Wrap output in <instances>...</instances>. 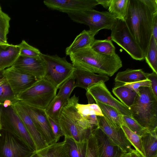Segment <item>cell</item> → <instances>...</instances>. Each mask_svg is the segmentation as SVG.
<instances>
[{"instance_id": "6da1fadb", "label": "cell", "mask_w": 157, "mask_h": 157, "mask_svg": "<svg viewBox=\"0 0 157 157\" xmlns=\"http://www.w3.org/2000/svg\"><path fill=\"white\" fill-rule=\"evenodd\" d=\"M156 15L157 0H129L124 21L145 56L152 35L153 19Z\"/></svg>"}, {"instance_id": "7a4b0ae2", "label": "cell", "mask_w": 157, "mask_h": 157, "mask_svg": "<svg viewBox=\"0 0 157 157\" xmlns=\"http://www.w3.org/2000/svg\"><path fill=\"white\" fill-rule=\"evenodd\" d=\"M72 65L90 72L112 76L122 67V61L116 53L107 56L97 53L90 47L69 56Z\"/></svg>"}, {"instance_id": "3957f363", "label": "cell", "mask_w": 157, "mask_h": 157, "mask_svg": "<svg viewBox=\"0 0 157 157\" xmlns=\"http://www.w3.org/2000/svg\"><path fill=\"white\" fill-rule=\"evenodd\" d=\"M78 101V97L75 94L70 98L63 106L58 121L64 137L81 141L88 138L93 128L86 130L89 123L75 108Z\"/></svg>"}, {"instance_id": "277c9868", "label": "cell", "mask_w": 157, "mask_h": 157, "mask_svg": "<svg viewBox=\"0 0 157 157\" xmlns=\"http://www.w3.org/2000/svg\"><path fill=\"white\" fill-rule=\"evenodd\" d=\"M129 108L132 118L142 126L149 131L157 129V97L151 87H140Z\"/></svg>"}, {"instance_id": "5b68a950", "label": "cell", "mask_w": 157, "mask_h": 157, "mask_svg": "<svg viewBox=\"0 0 157 157\" xmlns=\"http://www.w3.org/2000/svg\"><path fill=\"white\" fill-rule=\"evenodd\" d=\"M57 90L44 78L22 92L16 99L28 105L45 109L56 95Z\"/></svg>"}, {"instance_id": "8992f818", "label": "cell", "mask_w": 157, "mask_h": 157, "mask_svg": "<svg viewBox=\"0 0 157 157\" xmlns=\"http://www.w3.org/2000/svg\"><path fill=\"white\" fill-rule=\"evenodd\" d=\"M66 13L74 22L88 25L89 30L95 35L103 29L111 30L117 20L109 12L93 9Z\"/></svg>"}, {"instance_id": "52a82bcc", "label": "cell", "mask_w": 157, "mask_h": 157, "mask_svg": "<svg viewBox=\"0 0 157 157\" xmlns=\"http://www.w3.org/2000/svg\"><path fill=\"white\" fill-rule=\"evenodd\" d=\"M41 56L46 67L44 78L51 82L57 89L74 75L75 68L65 57L57 55H50L41 53Z\"/></svg>"}, {"instance_id": "ba28073f", "label": "cell", "mask_w": 157, "mask_h": 157, "mask_svg": "<svg viewBox=\"0 0 157 157\" xmlns=\"http://www.w3.org/2000/svg\"><path fill=\"white\" fill-rule=\"evenodd\" d=\"M1 106L2 128L24 143L30 149L36 151L33 142L23 123L13 107Z\"/></svg>"}, {"instance_id": "9c48e42d", "label": "cell", "mask_w": 157, "mask_h": 157, "mask_svg": "<svg viewBox=\"0 0 157 157\" xmlns=\"http://www.w3.org/2000/svg\"><path fill=\"white\" fill-rule=\"evenodd\" d=\"M111 31V40L133 59L139 61L144 59L143 52L130 33L124 21L117 20Z\"/></svg>"}, {"instance_id": "30bf717a", "label": "cell", "mask_w": 157, "mask_h": 157, "mask_svg": "<svg viewBox=\"0 0 157 157\" xmlns=\"http://www.w3.org/2000/svg\"><path fill=\"white\" fill-rule=\"evenodd\" d=\"M34 152L13 135L0 129V157H29Z\"/></svg>"}, {"instance_id": "8fae6325", "label": "cell", "mask_w": 157, "mask_h": 157, "mask_svg": "<svg viewBox=\"0 0 157 157\" xmlns=\"http://www.w3.org/2000/svg\"><path fill=\"white\" fill-rule=\"evenodd\" d=\"M1 74L10 86L16 98L39 80L18 71L13 66L1 71Z\"/></svg>"}, {"instance_id": "7c38bea8", "label": "cell", "mask_w": 157, "mask_h": 157, "mask_svg": "<svg viewBox=\"0 0 157 157\" xmlns=\"http://www.w3.org/2000/svg\"><path fill=\"white\" fill-rule=\"evenodd\" d=\"M86 92L95 101L111 106L122 115L132 118L129 108L114 97L106 87L105 82H100L89 87Z\"/></svg>"}, {"instance_id": "4fadbf2b", "label": "cell", "mask_w": 157, "mask_h": 157, "mask_svg": "<svg viewBox=\"0 0 157 157\" xmlns=\"http://www.w3.org/2000/svg\"><path fill=\"white\" fill-rule=\"evenodd\" d=\"M20 102L31 118L46 144L49 145L55 143L53 135L45 109Z\"/></svg>"}, {"instance_id": "5bb4252c", "label": "cell", "mask_w": 157, "mask_h": 157, "mask_svg": "<svg viewBox=\"0 0 157 157\" xmlns=\"http://www.w3.org/2000/svg\"><path fill=\"white\" fill-rule=\"evenodd\" d=\"M43 2L50 9L66 13L93 9L98 5L96 0H45Z\"/></svg>"}, {"instance_id": "9a60e30c", "label": "cell", "mask_w": 157, "mask_h": 157, "mask_svg": "<svg viewBox=\"0 0 157 157\" xmlns=\"http://www.w3.org/2000/svg\"><path fill=\"white\" fill-rule=\"evenodd\" d=\"M98 127L108 137L110 141L123 152H132L134 149L126 138L121 128L112 126L103 117L97 116Z\"/></svg>"}, {"instance_id": "2e32d148", "label": "cell", "mask_w": 157, "mask_h": 157, "mask_svg": "<svg viewBox=\"0 0 157 157\" xmlns=\"http://www.w3.org/2000/svg\"><path fill=\"white\" fill-rule=\"evenodd\" d=\"M13 66L38 79L44 78L46 72V65L41 56L36 57L20 56Z\"/></svg>"}, {"instance_id": "e0dca14e", "label": "cell", "mask_w": 157, "mask_h": 157, "mask_svg": "<svg viewBox=\"0 0 157 157\" xmlns=\"http://www.w3.org/2000/svg\"><path fill=\"white\" fill-rule=\"evenodd\" d=\"M11 106L23 123L31 137L35 145L36 151L47 147L48 145L38 131L32 120L22 104L18 101L13 103Z\"/></svg>"}, {"instance_id": "ac0fdd59", "label": "cell", "mask_w": 157, "mask_h": 157, "mask_svg": "<svg viewBox=\"0 0 157 157\" xmlns=\"http://www.w3.org/2000/svg\"><path fill=\"white\" fill-rule=\"evenodd\" d=\"M92 131L96 139L100 157H120L123 152L110 141L98 126Z\"/></svg>"}, {"instance_id": "d6986e66", "label": "cell", "mask_w": 157, "mask_h": 157, "mask_svg": "<svg viewBox=\"0 0 157 157\" xmlns=\"http://www.w3.org/2000/svg\"><path fill=\"white\" fill-rule=\"evenodd\" d=\"M75 83V88L79 87L86 90L90 87L100 82H105L109 80L107 75L95 73L75 68L74 73Z\"/></svg>"}, {"instance_id": "ffe728a7", "label": "cell", "mask_w": 157, "mask_h": 157, "mask_svg": "<svg viewBox=\"0 0 157 157\" xmlns=\"http://www.w3.org/2000/svg\"><path fill=\"white\" fill-rule=\"evenodd\" d=\"M29 157H70L68 146L64 140L55 142L44 148L35 151Z\"/></svg>"}, {"instance_id": "44dd1931", "label": "cell", "mask_w": 157, "mask_h": 157, "mask_svg": "<svg viewBox=\"0 0 157 157\" xmlns=\"http://www.w3.org/2000/svg\"><path fill=\"white\" fill-rule=\"evenodd\" d=\"M95 36L89 30H83L76 36L71 44L66 48V55L69 56L84 48L90 47L95 40Z\"/></svg>"}, {"instance_id": "7402d4cb", "label": "cell", "mask_w": 157, "mask_h": 157, "mask_svg": "<svg viewBox=\"0 0 157 157\" xmlns=\"http://www.w3.org/2000/svg\"><path fill=\"white\" fill-rule=\"evenodd\" d=\"M20 56L18 45L10 44L5 49H0V71L13 66Z\"/></svg>"}, {"instance_id": "603a6c76", "label": "cell", "mask_w": 157, "mask_h": 157, "mask_svg": "<svg viewBox=\"0 0 157 157\" xmlns=\"http://www.w3.org/2000/svg\"><path fill=\"white\" fill-rule=\"evenodd\" d=\"M112 91L124 105L129 107L133 103L137 93L123 83L116 82Z\"/></svg>"}, {"instance_id": "cb8c5ba5", "label": "cell", "mask_w": 157, "mask_h": 157, "mask_svg": "<svg viewBox=\"0 0 157 157\" xmlns=\"http://www.w3.org/2000/svg\"><path fill=\"white\" fill-rule=\"evenodd\" d=\"M95 102L100 108L103 117L113 127L118 129L124 123L122 115L114 108L97 101Z\"/></svg>"}, {"instance_id": "d4e9b609", "label": "cell", "mask_w": 157, "mask_h": 157, "mask_svg": "<svg viewBox=\"0 0 157 157\" xmlns=\"http://www.w3.org/2000/svg\"><path fill=\"white\" fill-rule=\"evenodd\" d=\"M147 73L142 69H132L128 68L118 72L114 80L116 82L130 83L147 79Z\"/></svg>"}, {"instance_id": "484cf974", "label": "cell", "mask_w": 157, "mask_h": 157, "mask_svg": "<svg viewBox=\"0 0 157 157\" xmlns=\"http://www.w3.org/2000/svg\"><path fill=\"white\" fill-rule=\"evenodd\" d=\"M157 129L149 131L141 137L145 157L157 154Z\"/></svg>"}, {"instance_id": "4316f807", "label": "cell", "mask_w": 157, "mask_h": 157, "mask_svg": "<svg viewBox=\"0 0 157 157\" xmlns=\"http://www.w3.org/2000/svg\"><path fill=\"white\" fill-rule=\"evenodd\" d=\"M129 0H111L109 12L116 19L124 21L127 13Z\"/></svg>"}, {"instance_id": "83f0119b", "label": "cell", "mask_w": 157, "mask_h": 157, "mask_svg": "<svg viewBox=\"0 0 157 157\" xmlns=\"http://www.w3.org/2000/svg\"><path fill=\"white\" fill-rule=\"evenodd\" d=\"M64 140L68 146L70 157H85L87 139L81 141L66 137Z\"/></svg>"}, {"instance_id": "f1b7e54d", "label": "cell", "mask_w": 157, "mask_h": 157, "mask_svg": "<svg viewBox=\"0 0 157 157\" xmlns=\"http://www.w3.org/2000/svg\"><path fill=\"white\" fill-rule=\"evenodd\" d=\"M91 48L99 53L107 56L115 54V48L111 40H96L90 46Z\"/></svg>"}, {"instance_id": "f546056e", "label": "cell", "mask_w": 157, "mask_h": 157, "mask_svg": "<svg viewBox=\"0 0 157 157\" xmlns=\"http://www.w3.org/2000/svg\"><path fill=\"white\" fill-rule=\"evenodd\" d=\"M67 101L57 94L45 109L46 114L58 121L62 109Z\"/></svg>"}, {"instance_id": "4dcf8cb0", "label": "cell", "mask_w": 157, "mask_h": 157, "mask_svg": "<svg viewBox=\"0 0 157 157\" xmlns=\"http://www.w3.org/2000/svg\"><path fill=\"white\" fill-rule=\"evenodd\" d=\"M121 128L126 138L135 148V150L143 157H145L141 137L131 131L125 126L122 125Z\"/></svg>"}, {"instance_id": "1f68e13d", "label": "cell", "mask_w": 157, "mask_h": 157, "mask_svg": "<svg viewBox=\"0 0 157 157\" xmlns=\"http://www.w3.org/2000/svg\"><path fill=\"white\" fill-rule=\"evenodd\" d=\"M144 59L153 71L157 74V42L152 35Z\"/></svg>"}, {"instance_id": "d6a6232c", "label": "cell", "mask_w": 157, "mask_h": 157, "mask_svg": "<svg viewBox=\"0 0 157 157\" xmlns=\"http://www.w3.org/2000/svg\"><path fill=\"white\" fill-rule=\"evenodd\" d=\"M123 119L124 125L141 137L149 131L147 129L142 126L132 118L123 116Z\"/></svg>"}, {"instance_id": "836d02e7", "label": "cell", "mask_w": 157, "mask_h": 157, "mask_svg": "<svg viewBox=\"0 0 157 157\" xmlns=\"http://www.w3.org/2000/svg\"><path fill=\"white\" fill-rule=\"evenodd\" d=\"M75 79L73 75L60 87L57 95L67 101L70 98L71 94L75 88Z\"/></svg>"}, {"instance_id": "e575fe53", "label": "cell", "mask_w": 157, "mask_h": 157, "mask_svg": "<svg viewBox=\"0 0 157 157\" xmlns=\"http://www.w3.org/2000/svg\"><path fill=\"white\" fill-rule=\"evenodd\" d=\"M18 45L20 48V56L36 57L41 56L42 53L38 49L29 45L24 40Z\"/></svg>"}, {"instance_id": "d590c367", "label": "cell", "mask_w": 157, "mask_h": 157, "mask_svg": "<svg viewBox=\"0 0 157 157\" xmlns=\"http://www.w3.org/2000/svg\"><path fill=\"white\" fill-rule=\"evenodd\" d=\"M85 157H100L96 139L92 131L87 140Z\"/></svg>"}, {"instance_id": "8d00e7d4", "label": "cell", "mask_w": 157, "mask_h": 157, "mask_svg": "<svg viewBox=\"0 0 157 157\" xmlns=\"http://www.w3.org/2000/svg\"><path fill=\"white\" fill-rule=\"evenodd\" d=\"M10 17L2 10L0 11V36L6 43L8 44L7 35L10 27Z\"/></svg>"}, {"instance_id": "74e56055", "label": "cell", "mask_w": 157, "mask_h": 157, "mask_svg": "<svg viewBox=\"0 0 157 157\" xmlns=\"http://www.w3.org/2000/svg\"><path fill=\"white\" fill-rule=\"evenodd\" d=\"M7 99L11 100L13 103L18 101L6 81L0 86V105H2L4 101Z\"/></svg>"}, {"instance_id": "f35d334b", "label": "cell", "mask_w": 157, "mask_h": 157, "mask_svg": "<svg viewBox=\"0 0 157 157\" xmlns=\"http://www.w3.org/2000/svg\"><path fill=\"white\" fill-rule=\"evenodd\" d=\"M47 115L52 132L55 142H57L63 136L60 126L58 121L52 119Z\"/></svg>"}, {"instance_id": "ab89813d", "label": "cell", "mask_w": 157, "mask_h": 157, "mask_svg": "<svg viewBox=\"0 0 157 157\" xmlns=\"http://www.w3.org/2000/svg\"><path fill=\"white\" fill-rule=\"evenodd\" d=\"M75 108L78 112L84 117L90 115L95 114L94 112L90 108L88 104H82L78 103L75 105Z\"/></svg>"}, {"instance_id": "60d3db41", "label": "cell", "mask_w": 157, "mask_h": 157, "mask_svg": "<svg viewBox=\"0 0 157 157\" xmlns=\"http://www.w3.org/2000/svg\"><path fill=\"white\" fill-rule=\"evenodd\" d=\"M123 84L134 90L137 94L139 92V88L140 87H151V81L147 79L132 83Z\"/></svg>"}, {"instance_id": "b9f144b4", "label": "cell", "mask_w": 157, "mask_h": 157, "mask_svg": "<svg viewBox=\"0 0 157 157\" xmlns=\"http://www.w3.org/2000/svg\"><path fill=\"white\" fill-rule=\"evenodd\" d=\"M147 79L151 81V88L155 96L157 97V74L154 72L147 73Z\"/></svg>"}, {"instance_id": "7bdbcfd3", "label": "cell", "mask_w": 157, "mask_h": 157, "mask_svg": "<svg viewBox=\"0 0 157 157\" xmlns=\"http://www.w3.org/2000/svg\"><path fill=\"white\" fill-rule=\"evenodd\" d=\"M88 105L90 108L94 112L97 116L103 117L100 108L96 102L88 104Z\"/></svg>"}, {"instance_id": "ee69618b", "label": "cell", "mask_w": 157, "mask_h": 157, "mask_svg": "<svg viewBox=\"0 0 157 157\" xmlns=\"http://www.w3.org/2000/svg\"><path fill=\"white\" fill-rule=\"evenodd\" d=\"M152 35L157 42V15L154 17L152 28Z\"/></svg>"}, {"instance_id": "f6af8a7d", "label": "cell", "mask_w": 157, "mask_h": 157, "mask_svg": "<svg viewBox=\"0 0 157 157\" xmlns=\"http://www.w3.org/2000/svg\"><path fill=\"white\" fill-rule=\"evenodd\" d=\"M98 5L100 4L105 8L108 9L109 7L111 0H96Z\"/></svg>"}, {"instance_id": "bcb514c9", "label": "cell", "mask_w": 157, "mask_h": 157, "mask_svg": "<svg viewBox=\"0 0 157 157\" xmlns=\"http://www.w3.org/2000/svg\"><path fill=\"white\" fill-rule=\"evenodd\" d=\"M13 103V102L11 100L7 99L4 101L2 105L4 108H6L11 106Z\"/></svg>"}, {"instance_id": "7dc6e473", "label": "cell", "mask_w": 157, "mask_h": 157, "mask_svg": "<svg viewBox=\"0 0 157 157\" xmlns=\"http://www.w3.org/2000/svg\"><path fill=\"white\" fill-rule=\"evenodd\" d=\"M130 157H143L136 150L134 149L132 152Z\"/></svg>"}, {"instance_id": "c3c4849f", "label": "cell", "mask_w": 157, "mask_h": 157, "mask_svg": "<svg viewBox=\"0 0 157 157\" xmlns=\"http://www.w3.org/2000/svg\"><path fill=\"white\" fill-rule=\"evenodd\" d=\"M132 151L129 152H123L120 157H130Z\"/></svg>"}, {"instance_id": "681fc988", "label": "cell", "mask_w": 157, "mask_h": 157, "mask_svg": "<svg viewBox=\"0 0 157 157\" xmlns=\"http://www.w3.org/2000/svg\"><path fill=\"white\" fill-rule=\"evenodd\" d=\"M6 81L5 78L2 75H0V86L4 82Z\"/></svg>"}, {"instance_id": "f907efd6", "label": "cell", "mask_w": 157, "mask_h": 157, "mask_svg": "<svg viewBox=\"0 0 157 157\" xmlns=\"http://www.w3.org/2000/svg\"><path fill=\"white\" fill-rule=\"evenodd\" d=\"M1 105H0V129L2 128V125L1 122Z\"/></svg>"}, {"instance_id": "816d5d0a", "label": "cell", "mask_w": 157, "mask_h": 157, "mask_svg": "<svg viewBox=\"0 0 157 157\" xmlns=\"http://www.w3.org/2000/svg\"><path fill=\"white\" fill-rule=\"evenodd\" d=\"M0 46L1 47H2L3 48H6V47H5L2 44L0 43Z\"/></svg>"}, {"instance_id": "f5cc1de1", "label": "cell", "mask_w": 157, "mask_h": 157, "mask_svg": "<svg viewBox=\"0 0 157 157\" xmlns=\"http://www.w3.org/2000/svg\"><path fill=\"white\" fill-rule=\"evenodd\" d=\"M151 157H157V154L153 155Z\"/></svg>"}, {"instance_id": "db71d44e", "label": "cell", "mask_w": 157, "mask_h": 157, "mask_svg": "<svg viewBox=\"0 0 157 157\" xmlns=\"http://www.w3.org/2000/svg\"><path fill=\"white\" fill-rule=\"evenodd\" d=\"M2 10V8H1V6H0V11H1Z\"/></svg>"}, {"instance_id": "11a10c76", "label": "cell", "mask_w": 157, "mask_h": 157, "mask_svg": "<svg viewBox=\"0 0 157 157\" xmlns=\"http://www.w3.org/2000/svg\"><path fill=\"white\" fill-rule=\"evenodd\" d=\"M1 75V71H0V75Z\"/></svg>"}]
</instances>
